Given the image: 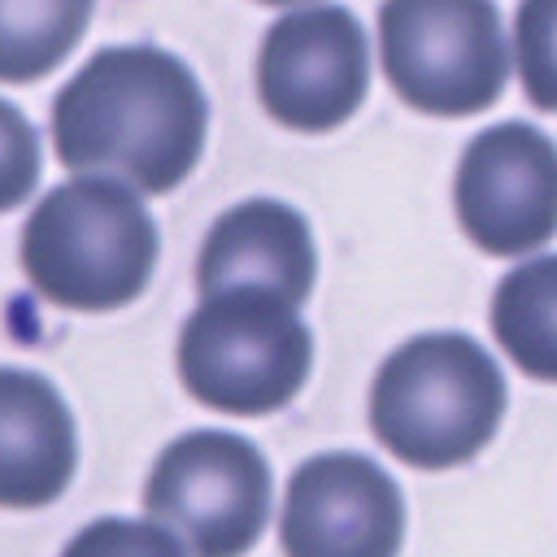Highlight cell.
<instances>
[{
	"mask_svg": "<svg viewBox=\"0 0 557 557\" xmlns=\"http://www.w3.org/2000/svg\"><path fill=\"white\" fill-rule=\"evenodd\" d=\"M522 91L535 109L557 113V0H522L513 22Z\"/></svg>",
	"mask_w": 557,
	"mask_h": 557,
	"instance_id": "14",
	"label": "cell"
},
{
	"mask_svg": "<svg viewBox=\"0 0 557 557\" xmlns=\"http://www.w3.org/2000/svg\"><path fill=\"white\" fill-rule=\"evenodd\" d=\"M278 540L287 557H396L405 496L370 457L318 453L287 483Z\"/></svg>",
	"mask_w": 557,
	"mask_h": 557,
	"instance_id": "9",
	"label": "cell"
},
{
	"mask_svg": "<svg viewBox=\"0 0 557 557\" xmlns=\"http://www.w3.org/2000/svg\"><path fill=\"white\" fill-rule=\"evenodd\" d=\"M370 87L366 30L344 4L296 9L265 30L257 91L278 126L322 135L344 126Z\"/></svg>",
	"mask_w": 557,
	"mask_h": 557,
	"instance_id": "7",
	"label": "cell"
},
{
	"mask_svg": "<svg viewBox=\"0 0 557 557\" xmlns=\"http://www.w3.org/2000/svg\"><path fill=\"white\" fill-rule=\"evenodd\" d=\"M78 470V431L61 392L35 370L0 366V505H52Z\"/></svg>",
	"mask_w": 557,
	"mask_h": 557,
	"instance_id": "11",
	"label": "cell"
},
{
	"mask_svg": "<svg viewBox=\"0 0 557 557\" xmlns=\"http://www.w3.org/2000/svg\"><path fill=\"white\" fill-rule=\"evenodd\" d=\"M96 0H0V83L57 70L91 22Z\"/></svg>",
	"mask_w": 557,
	"mask_h": 557,
	"instance_id": "13",
	"label": "cell"
},
{
	"mask_svg": "<svg viewBox=\"0 0 557 557\" xmlns=\"http://www.w3.org/2000/svg\"><path fill=\"white\" fill-rule=\"evenodd\" d=\"M500 366L470 335L435 331L400 344L374 374V440L418 470H448L483 453L505 418Z\"/></svg>",
	"mask_w": 557,
	"mask_h": 557,
	"instance_id": "3",
	"label": "cell"
},
{
	"mask_svg": "<svg viewBox=\"0 0 557 557\" xmlns=\"http://www.w3.org/2000/svg\"><path fill=\"white\" fill-rule=\"evenodd\" d=\"M261 4H296V0H261Z\"/></svg>",
	"mask_w": 557,
	"mask_h": 557,
	"instance_id": "17",
	"label": "cell"
},
{
	"mask_svg": "<svg viewBox=\"0 0 557 557\" xmlns=\"http://www.w3.org/2000/svg\"><path fill=\"white\" fill-rule=\"evenodd\" d=\"M209 104L191 70L148 44L96 52L52 100V144L65 170L135 191H174L205 152Z\"/></svg>",
	"mask_w": 557,
	"mask_h": 557,
	"instance_id": "1",
	"label": "cell"
},
{
	"mask_svg": "<svg viewBox=\"0 0 557 557\" xmlns=\"http://www.w3.org/2000/svg\"><path fill=\"white\" fill-rule=\"evenodd\" d=\"M492 335L522 374L557 383V252L500 278L492 296Z\"/></svg>",
	"mask_w": 557,
	"mask_h": 557,
	"instance_id": "12",
	"label": "cell"
},
{
	"mask_svg": "<svg viewBox=\"0 0 557 557\" xmlns=\"http://www.w3.org/2000/svg\"><path fill=\"white\" fill-rule=\"evenodd\" d=\"M313 335L300 313L261 292H222L178 331L183 387L235 418H261L283 409L309 379Z\"/></svg>",
	"mask_w": 557,
	"mask_h": 557,
	"instance_id": "4",
	"label": "cell"
},
{
	"mask_svg": "<svg viewBox=\"0 0 557 557\" xmlns=\"http://www.w3.org/2000/svg\"><path fill=\"white\" fill-rule=\"evenodd\" d=\"M39 183V135L35 126L0 100V213L17 209Z\"/></svg>",
	"mask_w": 557,
	"mask_h": 557,
	"instance_id": "16",
	"label": "cell"
},
{
	"mask_svg": "<svg viewBox=\"0 0 557 557\" xmlns=\"http://www.w3.org/2000/svg\"><path fill=\"white\" fill-rule=\"evenodd\" d=\"M318 252L309 222L283 200H244L226 209L196 261L200 300L222 292H261L292 309H300L313 292Z\"/></svg>",
	"mask_w": 557,
	"mask_h": 557,
	"instance_id": "10",
	"label": "cell"
},
{
	"mask_svg": "<svg viewBox=\"0 0 557 557\" xmlns=\"http://www.w3.org/2000/svg\"><path fill=\"white\" fill-rule=\"evenodd\" d=\"M157 222L144 200L104 174L52 187L22 226V270L61 309L109 313L131 305L157 270Z\"/></svg>",
	"mask_w": 557,
	"mask_h": 557,
	"instance_id": "2",
	"label": "cell"
},
{
	"mask_svg": "<svg viewBox=\"0 0 557 557\" xmlns=\"http://www.w3.org/2000/svg\"><path fill=\"white\" fill-rule=\"evenodd\" d=\"M270 500L265 457L231 431L178 435L144 487L148 522L170 531L187 557H244L270 522Z\"/></svg>",
	"mask_w": 557,
	"mask_h": 557,
	"instance_id": "6",
	"label": "cell"
},
{
	"mask_svg": "<svg viewBox=\"0 0 557 557\" xmlns=\"http://www.w3.org/2000/svg\"><path fill=\"white\" fill-rule=\"evenodd\" d=\"M453 205L483 252H535L557 235V144L527 122L487 126L461 152Z\"/></svg>",
	"mask_w": 557,
	"mask_h": 557,
	"instance_id": "8",
	"label": "cell"
},
{
	"mask_svg": "<svg viewBox=\"0 0 557 557\" xmlns=\"http://www.w3.org/2000/svg\"><path fill=\"white\" fill-rule=\"evenodd\" d=\"M61 557H187L183 544L161 531L157 522H135V518H96L87 522Z\"/></svg>",
	"mask_w": 557,
	"mask_h": 557,
	"instance_id": "15",
	"label": "cell"
},
{
	"mask_svg": "<svg viewBox=\"0 0 557 557\" xmlns=\"http://www.w3.org/2000/svg\"><path fill=\"white\" fill-rule=\"evenodd\" d=\"M379 48L396 96L435 117L483 113L509 78L492 0H383Z\"/></svg>",
	"mask_w": 557,
	"mask_h": 557,
	"instance_id": "5",
	"label": "cell"
}]
</instances>
